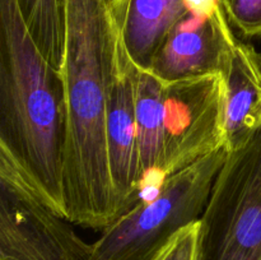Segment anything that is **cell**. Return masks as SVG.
Segmentation results:
<instances>
[{
  "instance_id": "cell-1",
  "label": "cell",
  "mask_w": 261,
  "mask_h": 260,
  "mask_svg": "<svg viewBox=\"0 0 261 260\" xmlns=\"http://www.w3.org/2000/svg\"><path fill=\"white\" fill-rule=\"evenodd\" d=\"M64 5L65 218L102 231L122 214L110 175L106 138L116 27L111 0H64Z\"/></svg>"
},
{
  "instance_id": "cell-2",
  "label": "cell",
  "mask_w": 261,
  "mask_h": 260,
  "mask_svg": "<svg viewBox=\"0 0 261 260\" xmlns=\"http://www.w3.org/2000/svg\"><path fill=\"white\" fill-rule=\"evenodd\" d=\"M65 133L63 75L33 41L18 0H0V153L64 218Z\"/></svg>"
},
{
  "instance_id": "cell-3",
  "label": "cell",
  "mask_w": 261,
  "mask_h": 260,
  "mask_svg": "<svg viewBox=\"0 0 261 260\" xmlns=\"http://www.w3.org/2000/svg\"><path fill=\"white\" fill-rule=\"evenodd\" d=\"M226 149L200 158L166 178L158 196L133 206L93 242L94 260H150L180 229L201 218Z\"/></svg>"
},
{
  "instance_id": "cell-4",
  "label": "cell",
  "mask_w": 261,
  "mask_h": 260,
  "mask_svg": "<svg viewBox=\"0 0 261 260\" xmlns=\"http://www.w3.org/2000/svg\"><path fill=\"white\" fill-rule=\"evenodd\" d=\"M261 259V126L227 154L200 218L196 260Z\"/></svg>"
},
{
  "instance_id": "cell-5",
  "label": "cell",
  "mask_w": 261,
  "mask_h": 260,
  "mask_svg": "<svg viewBox=\"0 0 261 260\" xmlns=\"http://www.w3.org/2000/svg\"><path fill=\"white\" fill-rule=\"evenodd\" d=\"M70 224L0 153V260H94Z\"/></svg>"
},
{
  "instance_id": "cell-6",
  "label": "cell",
  "mask_w": 261,
  "mask_h": 260,
  "mask_svg": "<svg viewBox=\"0 0 261 260\" xmlns=\"http://www.w3.org/2000/svg\"><path fill=\"white\" fill-rule=\"evenodd\" d=\"M162 83L165 119L160 168L170 176L226 149L224 83L219 73Z\"/></svg>"
},
{
  "instance_id": "cell-7",
  "label": "cell",
  "mask_w": 261,
  "mask_h": 260,
  "mask_svg": "<svg viewBox=\"0 0 261 260\" xmlns=\"http://www.w3.org/2000/svg\"><path fill=\"white\" fill-rule=\"evenodd\" d=\"M116 27V25H115ZM135 74L126 47L116 30L114 65L106 110L110 175L122 214L134 206L142 177L135 115Z\"/></svg>"
},
{
  "instance_id": "cell-8",
  "label": "cell",
  "mask_w": 261,
  "mask_h": 260,
  "mask_svg": "<svg viewBox=\"0 0 261 260\" xmlns=\"http://www.w3.org/2000/svg\"><path fill=\"white\" fill-rule=\"evenodd\" d=\"M234 37L223 8L212 18L188 14L158 48L148 70L162 82L221 74Z\"/></svg>"
},
{
  "instance_id": "cell-9",
  "label": "cell",
  "mask_w": 261,
  "mask_h": 260,
  "mask_svg": "<svg viewBox=\"0 0 261 260\" xmlns=\"http://www.w3.org/2000/svg\"><path fill=\"white\" fill-rule=\"evenodd\" d=\"M221 74L224 83L226 150L231 152L261 126V54L234 37Z\"/></svg>"
},
{
  "instance_id": "cell-10",
  "label": "cell",
  "mask_w": 261,
  "mask_h": 260,
  "mask_svg": "<svg viewBox=\"0 0 261 260\" xmlns=\"http://www.w3.org/2000/svg\"><path fill=\"white\" fill-rule=\"evenodd\" d=\"M115 25L133 63L149 69L171 31L189 14L184 0H111Z\"/></svg>"
},
{
  "instance_id": "cell-11",
  "label": "cell",
  "mask_w": 261,
  "mask_h": 260,
  "mask_svg": "<svg viewBox=\"0 0 261 260\" xmlns=\"http://www.w3.org/2000/svg\"><path fill=\"white\" fill-rule=\"evenodd\" d=\"M135 115L143 177V175L161 170L165 109L162 81L148 69L138 66L135 74Z\"/></svg>"
},
{
  "instance_id": "cell-12",
  "label": "cell",
  "mask_w": 261,
  "mask_h": 260,
  "mask_svg": "<svg viewBox=\"0 0 261 260\" xmlns=\"http://www.w3.org/2000/svg\"><path fill=\"white\" fill-rule=\"evenodd\" d=\"M18 4L37 47L61 73L65 56L64 0H18Z\"/></svg>"
},
{
  "instance_id": "cell-13",
  "label": "cell",
  "mask_w": 261,
  "mask_h": 260,
  "mask_svg": "<svg viewBox=\"0 0 261 260\" xmlns=\"http://www.w3.org/2000/svg\"><path fill=\"white\" fill-rule=\"evenodd\" d=\"M232 28L246 38H261V0H222Z\"/></svg>"
},
{
  "instance_id": "cell-14",
  "label": "cell",
  "mask_w": 261,
  "mask_h": 260,
  "mask_svg": "<svg viewBox=\"0 0 261 260\" xmlns=\"http://www.w3.org/2000/svg\"><path fill=\"white\" fill-rule=\"evenodd\" d=\"M200 219L180 229L150 260H196Z\"/></svg>"
},
{
  "instance_id": "cell-15",
  "label": "cell",
  "mask_w": 261,
  "mask_h": 260,
  "mask_svg": "<svg viewBox=\"0 0 261 260\" xmlns=\"http://www.w3.org/2000/svg\"><path fill=\"white\" fill-rule=\"evenodd\" d=\"M184 4L194 17L212 18L222 8V0H184Z\"/></svg>"
},
{
  "instance_id": "cell-16",
  "label": "cell",
  "mask_w": 261,
  "mask_h": 260,
  "mask_svg": "<svg viewBox=\"0 0 261 260\" xmlns=\"http://www.w3.org/2000/svg\"><path fill=\"white\" fill-rule=\"evenodd\" d=\"M260 260H261V259H260Z\"/></svg>"
}]
</instances>
